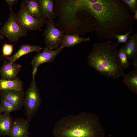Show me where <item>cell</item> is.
Returning a JSON list of instances; mask_svg holds the SVG:
<instances>
[{
    "instance_id": "cell-28",
    "label": "cell",
    "mask_w": 137,
    "mask_h": 137,
    "mask_svg": "<svg viewBox=\"0 0 137 137\" xmlns=\"http://www.w3.org/2000/svg\"><path fill=\"white\" fill-rule=\"evenodd\" d=\"M4 39L3 37L0 34V40L2 39Z\"/></svg>"
},
{
    "instance_id": "cell-6",
    "label": "cell",
    "mask_w": 137,
    "mask_h": 137,
    "mask_svg": "<svg viewBox=\"0 0 137 137\" xmlns=\"http://www.w3.org/2000/svg\"><path fill=\"white\" fill-rule=\"evenodd\" d=\"M43 35L46 47L52 50L57 49L61 46L64 31L56 28L53 19L48 20Z\"/></svg>"
},
{
    "instance_id": "cell-3",
    "label": "cell",
    "mask_w": 137,
    "mask_h": 137,
    "mask_svg": "<svg viewBox=\"0 0 137 137\" xmlns=\"http://www.w3.org/2000/svg\"><path fill=\"white\" fill-rule=\"evenodd\" d=\"M117 44L109 40L95 43L87 58L89 65L102 75L116 80L125 74L121 65Z\"/></svg>"
},
{
    "instance_id": "cell-11",
    "label": "cell",
    "mask_w": 137,
    "mask_h": 137,
    "mask_svg": "<svg viewBox=\"0 0 137 137\" xmlns=\"http://www.w3.org/2000/svg\"><path fill=\"white\" fill-rule=\"evenodd\" d=\"M0 98L16 106L19 110L23 106L24 93L23 90L0 91Z\"/></svg>"
},
{
    "instance_id": "cell-14",
    "label": "cell",
    "mask_w": 137,
    "mask_h": 137,
    "mask_svg": "<svg viewBox=\"0 0 137 137\" xmlns=\"http://www.w3.org/2000/svg\"><path fill=\"white\" fill-rule=\"evenodd\" d=\"M42 18L48 20L54 19L56 15L53 12V2L52 0H37Z\"/></svg>"
},
{
    "instance_id": "cell-18",
    "label": "cell",
    "mask_w": 137,
    "mask_h": 137,
    "mask_svg": "<svg viewBox=\"0 0 137 137\" xmlns=\"http://www.w3.org/2000/svg\"><path fill=\"white\" fill-rule=\"evenodd\" d=\"M23 90L22 81L19 78L13 80L0 79V91Z\"/></svg>"
},
{
    "instance_id": "cell-24",
    "label": "cell",
    "mask_w": 137,
    "mask_h": 137,
    "mask_svg": "<svg viewBox=\"0 0 137 137\" xmlns=\"http://www.w3.org/2000/svg\"><path fill=\"white\" fill-rule=\"evenodd\" d=\"M122 1L132 13H134L137 10V0H122Z\"/></svg>"
},
{
    "instance_id": "cell-21",
    "label": "cell",
    "mask_w": 137,
    "mask_h": 137,
    "mask_svg": "<svg viewBox=\"0 0 137 137\" xmlns=\"http://www.w3.org/2000/svg\"><path fill=\"white\" fill-rule=\"evenodd\" d=\"M119 57L121 65L123 68V69L129 68L130 63L122 47L119 50Z\"/></svg>"
},
{
    "instance_id": "cell-16",
    "label": "cell",
    "mask_w": 137,
    "mask_h": 137,
    "mask_svg": "<svg viewBox=\"0 0 137 137\" xmlns=\"http://www.w3.org/2000/svg\"><path fill=\"white\" fill-rule=\"evenodd\" d=\"M89 37H81L77 34L64 35L60 47H70L77 44L88 41Z\"/></svg>"
},
{
    "instance_id": "cell-1",
    "label": "cell",
    "mask_w": 137,
    "mask_h": 137,
    "mask_svg": "<svg viewBox=\"0 0 137 137\" xmlns=\"http://www.w3.org/2000/svg\"><path fill=\"white\" fill-rule=\"evenodd\" d=\"M74 13L84 11L93 18V28L100 38H115V35L125 33L134 23L128 8L122 0H74Z\"/></svg>"
},
{
    "instance_id": "cell-5",
    "label": "cell",
    "mask_w": 137,
    "mask_h": 137,
    "mask_svg": "<svg viewBox=\"0 0 137 137\" xmlns=\"http://www.w3.org/2000/svg\"><path fill=\"white\" fill-rule=\"evenodd\" d=\"M28 31L22 28L19 25L17 14L10 10L9 18L0 29V34L7 37L11 42L18 41L20 38L26 36Z\"/></svg>"
},
{
    "instance_id": "cell-8",
    "label": "cell",
    "mask_w": 137,
    "mask_h": 137,
    "mask_svg": "<svg viewBox=\"0 0 137 137\" xmlns=\"http://www.w3.org/2000/svg\"><path fill=\"white\" fill-rule=\"evenodd\" d=\"M63 49L60 47L53 50L46 46L42 53H38L34 56L31 62V64L33 68L32 78H35L37 68L39 66L44 63L53 62L57 56Z\"/></svg>"
},
{
    "instance_id": "cell-13",
    "label": "cell",
    "mask_w": 137,
    "mask_h": 137,
    "mask_svg": "<svg viewBox=\"0 0 137 137\" xmlns=\"http://www.w3.org/2000/svg\"><path fill=\"white\" fill-rule=\"evenodd\" d=\"M123 49L128 60L134 59L137 57V33L129 37Z\"/></svg>"
},
{
    "instance_id": "cell-27",
    "label": "cell",
    "mask_w": 137,
    "mask_h": 137,
    "mask_svg": "<svg viewBox=\"0 0 137 137\" xmlns=\"http://www.w3.org/2000/svg\"><path fill=\"white\" fill-rule=\"evenodd\" d=\"M135 13L134 16L133 17L134 20L137 19V10H136L134 12Z\"/></svg>"
},
{
    "instance_id": "cell-4",
    "label": "cell",
    "mask_w": 137,
    "mask_h": 137,
    "mask_svg": "<svg viewBox=\"0 0 137 137\" xmlns=\"http://www.w3.org/2000/svg\"><path fill=\"white\" fill-rule=\"evenodd\" d=\"M39 89L35 78L32 81L25 93L23 106L26 120L30 122L37 111L41 104Z\"/></svg>"
},
{
    "instance_id": "cell-26",
    "label": "cell",
    "mask_w": 137,
    "mask_h": 137,
    "mask_svg": "<svg viewBox=\"0 0 137 137\" xmlns=\"http://www.w3.org/2000/svg\"><path fill=\"white\" fill-rule=\"evenodd\" d=\"M133 66L134 70H137V57L134 59Z\"/></svg>"
},
{
    "instance_id": "cell-20",
    "label": "cell",
    "mask_w": 137,
    "mask_h": 137,
    "mask_svg": "<svg viewBox=\"0 0 137 137\" xmlns=\"http://www.w3.org/2000/svg\"><path fill=\"white\" fill-rule=\"evenodd\" d=\"M0 105L4 113L9 114L19 110L15 105L1 98Z\"/></svg>"
},
{
    "instance_id": "cell-19",
    "label": "cell",
    "mask_w": 137,
    "mask_h": 137,
    "mask_svg": "<svg viewBox=\"0 0 137 137\" xmlns=\"http://www.w3.org/2000/svg\"><path fill=\"white\" fill-rule=\"evenodd\" d=\"M123 81L125 85L135 95L137 94V70H134L123 76Z\"/></svg>"
},
{
    "instance_id": "cell-25",
    "label": "cell",
    "mask_w": 137,
    "mask_h": 137,
    "mask_svg": "<svg viewBox=\"0 0 137 137\" xmlns=\"http://www.w3.org/2000/svg\"><path fill=\"white\" fill-rule=\"evenodd\" d=\"M5 1L8 4L10 10L12 9L13 6L18 1V0H5Z\"/></svg>"
},
{
    "instance_id": "cell-23",
    "label": "cell",
    "mask_w": 137,
    "mask_h": 137,
    "mask_svg": "<svg viewBox=\"0 0 137 137\" xmlns=\"http://www.w3.org/2000/svg\"><path fill=\"white\" fill-rule=\"evenodd\" d=\"M13 50V45L5 43L2 47V55L4 57L9 56L11 55Z\"/></svg>"
},
{
    "instance_id": "cell-10",
    "label": "cell",
    "mask_w": 137,
    "mask_h": 137,
    "mask_svg": "<svg viewBox=\"0 0 137 137\" xmlns=\"http://www.w3.org/2000/svg\"><path fill=\"white\" fill-rule=\"evenodd\" d=\"M22 68L21 64L11 63L5 60L0 67L1 78L7 80H13L18 78L17 75Z\"/></svg>"
},
{
    "instance_id": "cell-7",
    "label": "cell",
    "mask_w": 137,
    "mask_h": 137,
    "mask_svg": "<svg viewBox=\"0 0 137 137\" xmlns=\"http://www.w3.org/2000/svg\"><path fill=\"white\" fill-rule=\"evenodd\" d=\"M17 14L18 24L22 28L28 31H41V27L48 21L44 19H38L33 18L26 11L22 3Z\"/></svg>"
},
{
    "instance_id": "cell-29",
    "label": "cell",
    "mask_w": 137,
    "mask_h": 137,
    "mask_svg": "<svg viewBox=\"0 0 137 137\" xmlns=\"http://www.w3.org/2000/svg\"><path fill=\"white\" fill-rule=\"evenodd\" d=\"M2 110L1 107V106L0 105V115L2 113Z\"/></svg>"
},
{
    "instance_id": "cell-15",
    "label": "cell",
    "mask_w": 137,
    "mask_h": 137,
    "mask_svg": "<svg viewBox=\"0 0 137 137\" xmlns=\"http://www.w3.org/2000/svg\"><path fill=\"white\" fill-rule=\"evenodd\" d=\"M13 121L10 113L0 115V135L9 136Z\"/></svg>"
},
{
    "instance_id": "cell-12",
    "label": "cell",
    "mask_w": 137,
    "mask_h": 137,
    "mask_svg": "<svg viewBox=\"0 0 137 137\" xmlns=\"http://www.w3.org/2000/svg\"><path fill=\"white\" fill-rule=\"evenodd\" d=\"M42 49L41 47L37 45L23 44L20 46L18 50L13 55L5 57V58L10 62L14 63L23 55L34 52H37L38 53Z\"/></svg>"
},
{
    "instance_id": "cell-30",
    "label": "cell",
    "mask_w": 137,
    "mask_h": 137,
    "mask_svg": "<svg viewBox=\"0 0 137 137\" xmlns=\"http://www.w3.org/2000/svg\"><path fill=\"white\" fill-rule=\"evenodd\" d=\"M1 24H0V25Z\"/></svg>"
},
{
    "instance_id": "cell-22",
    "label": "cell",
    "mask_w": 137,
    "mask_h": 137,
    "mask_svg": "<svg viewBox=\"0 0 137 137\" xmlns=\"http://www.w3.org/2000/svg\"><path fill=\"white\" fill-rule=\"evenodd\" d=\"M133 26H131L129 31L125 33L120 35H115V38L117 40V43L118 45L121 43H126L130 35L133 32Z\"/></svg>"
},
{
    "instance_id": "cell-17",
    "label": "cell",
    "mask_w": 137,
    "mask_h": 137,
    "mask_svg": "<svg viewBox=\"0 0 137 137\" xmlns=\"http://www.w3.org/2000/svg\"><path fill=\"white\" fill-rule=\"evenodd\" d=\"M21 3L26 11L32 16L38 19H43L41 16L37 0H24Z\"/></svg>"
},
{
    "instance_id": "cell-9",
    "label": "cell",
    "mask_w": 137,
    "mask_h": 137,
    "mask_svg": "<svg viewBox=\"0 0 137 137\" xmlns=\"http://www.w3.org/2000/svg\"><path fill=\"white\" fill-rule=\"evenodd\" d=\"M29 122L22 118L15 119L13 122L10 137H29Z\"/></svg>"
},
{
    "instance_id": "cell-2",
    "label": "cell",
    "mask_w": 137,
    "mask_h": 137,
    "mask_svg": "<svg viewBox=\"0 0 137 137\" xmlns=\"http://www.w3.org/2000/svg\"><path fill=\"white\" fill-rule=\"evenodd\" d=\"M52 133L54 137H105V135L99 117L87 112L58 120Z\"/></svg>"
}]
</instances>
